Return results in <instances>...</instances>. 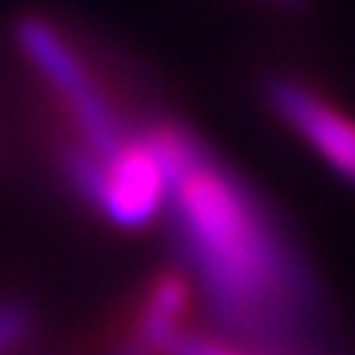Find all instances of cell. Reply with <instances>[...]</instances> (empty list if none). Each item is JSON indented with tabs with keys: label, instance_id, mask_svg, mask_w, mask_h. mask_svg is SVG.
Returning <instances> with one entry per match:
<instances>
[{
	"label": "cell",
	"instance_id": "cell-1",
	"mask_svg": "<svg viewBox=\"0 0 355 355\" xmlns=\"http://www.w3.org/2000/svg\"><path fill=\"white\" fill-rule=\"evenodd\" d=\"M148 141L166 169V211L176 248L214 321L259 349L290 345L314 314V283L266 204L180 124Z\"/></svg>",
	"mask_w": 355,
	"mask_h": 355
},
{
	"label": "cell",
	"instance_id": "cell-2",
	"mask_svg": "<svg viewBox=\"0 0 355 355\" xmlns=\"http://www.w3.org/2000/svg\"><path fill=\"white\" fill-rule=\"evenodd\" d=\"M66 176L76 193L118 228H145L166 211V169L148 135L128 138L107 159H97L87 148L69 152Z\"/></svg>",
	"mask_w": 355,
	"mask_h": 355
},
{
	"label": "cell",
	"instance_id": "cell-3",
	"mask_svg": "<svg viewBox=\"0 0 355 355\" xmlns=\"http://www.w3.org/2000/svg\"><path fill=\"white\" fill-rule=\"evenodd\" d=\"M14 42L24 52V59L45 76V83L59 94V101L69 107V114L80 128L83 148L97 159L114 155L128 141L118 114L111 111L104 90L97 87L87 62L76 55V49L42 17H21L14 24Z\"/></svg>",
	"mask_w": 355,
	"mask_h": 355
},
{
	"label": "cell",
	"instance_id": "cell-4",
	"mask_svg": "<svg viewBox=\"0 0 355 355\" xmlns=\"http://www.w3.org/2000/svg\"><path fill=\"white\" fill-rule=\"evenodd\" d=\"M269 107L286 121L345 183L355 187V121L335 111L328 101L300 87L297 80H272Z\"/></svg>",
	"mask_w": 355,
	"mask_h": 355
},
{
	"label": "cell",
	"instance_id": "cell-5",
	"mask_svg": "<svg viewBox=\"0 0 355 355\" xmlns=\"http://www.w3.org/2000/svg\"><path fill=\"white\" fill-rule=\"evenodd\" d=\"M187 311V279L176 272H166L152 283L141 314H138V328L131 345H124L118 355H159L169 352V345L183 335L180 321Z\"/></svg>",
	"mask_w": 355,
	"mask_h": 355
},
{
	"label": "cell",
	"instance_id": "cell-6",
	"mask_svg": "<svg viewBox=\"0 0 355 355\" xmlns=\"http://www.w3.org/2000/svg\"><path fill=\"white\" fill-rule=\"evenodd\" d=\"M31 328V314L21 304H0V355L17 349Z\"/></svg>",
	"mask_w": 355,
	"mask_h": 355
},
{
	"label": "cell",
	"instance_id": "cell-7",
	"mask_svg": "<svg viewBox=\"0 0 355 355\" xmlns=\"http://www.w3.org/2000/svg\"><path fill=\"white\" fill-rule=\"evenodd\" d=\"M166 355H248V352H235L221 342H211V338H197V335H180Z\"/></svg>",
	"mask_w": 355,
	"mask_h": 355
},
{
	"label": "cell",
	"instance_id": "cell-8",
	"mask_svg": "<svg viewBox=\"0 0 355 355\" xmlns=\"http://www.w3.org/2000/svg\"><path fill=\"white\" fill-rule=\"evenodd\" d=\"M269 3H279V7H300L304 0H269Z\"/></svg>",
	"mask_w": 355,
	"mask_h": 355
}]
</instances>
